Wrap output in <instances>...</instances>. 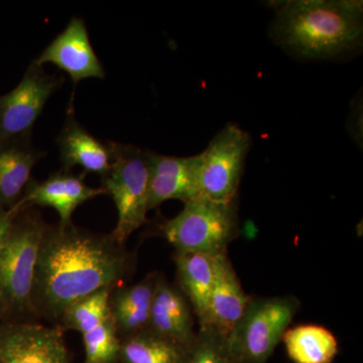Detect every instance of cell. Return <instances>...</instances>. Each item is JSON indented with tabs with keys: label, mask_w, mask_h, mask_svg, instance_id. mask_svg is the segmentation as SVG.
I'll use <instances>...</instances> for the list:
<instances>
[{
	"label": "cell",
	"mask_w": 363,
	"mask_h": 363,
	"mask_svg": "<svg viewBox=\"0 0 363 363\" xmlns=\"http://www.w3.org/2000/svg\"><path fill=\"white\" fill-rule=\"evenodd\" d=\"M185 363H238L227 344L226 336L209 328H199L189 347Z\"/></svg>",
	"instance_id": "23"
},
{
	"label": "cell",
	"mask_w": 363,
	"mask_h": 363,
	"mask_svg": "<svg viewBox=\"0 0 363 363\" xmlns=\"http://www.w3.org/2000/svg\"><path fill=\"white\" fill-rule=\"evenodd\" d=\"M45 226L33 220L14 233L0 252V298L13 307H33V284Z\"/></svg>",
	"instance_id": "7"
},
{
	"label": "cell",
	"mask_w": 363,
	"mask_h": 363,
	"mask_svg": "<svg viewBox=\"0 0 363 363\" xmlns=\"http://www.w3.org/2000/svg\"><path fill=\"white\" fill-rule=\"evenodd\" d=\"M102 194H105L104 188L89 187L82 177L57 174L30 185L23 202L52 208L59 215L60 224L65 225L71 223L78 206Z\"/></svg>",
	"instance_id": "14"
},
{
	"label": "cell",
	"mask_w": 363,
	"mask_h": 363,
	"mask_svg": "<svg viewBox=\"0 0 363 363\" xmlns=\"http://www.w3.org/2000/svg\"><path fill=\"white\" fill-rule=\"evenodd\" d=\"M131 257L112 236L73 224L45 229L35 267L33 309L61 320L76 301L111 289L130 271Z\"/></svg>",
	"instance_id": "1"
},
{
	"label": "cell",
	"mask_w": 363,
	"mask_h": 363,
	"mask_svg": "<svg viewBox=\"0 0 363 363\" xmlns=\"http://www.w3.org/2000/svg\"><path fill=\"white\" fill-rule=\"evenodd\" d=\"M190 345H184L145 329L121 338L117 363H185Z\"/></svg>",
	"instance_id": "19"
},
{
	"label": "cell",
	"mask_w": 363,
	"mask_h": 363,
	"mask_svg": "<svg viewBox=\"0 0 363 363\" xmlns=\"http://www.w3.org/2000/svg\"><path fill=\"white\" fill-rule=\"evenodd\" d=\"M159 274L152 272L135 285L123 286L111 294L109 309L119 337L147 329Z\"/></svg>",
	"instance_id": "16"
},
{
	"label": "cell",
	"mask_w": 363,
	"mask_h": 363,
	"mask_svg": "<svg viewBox=\"0 0 363 363\" xmlns=\"http://www.w3.org/2000/svg\"><path fill=\"white\" fill-rule=\"evenodd\" d=\"M195 320L192 306L179 286L169 283L160 274L147 330L184 345H190L197 333L194 330Z\"/></svg>",
	"instance_id": "13"
},
{
	"label": "cell",
	"mask_w": 363,
	"mask_h": 363,
	"mask_svg": "<svg viewBox=\"0 0 363 363\" xmlns=\"http://www.w3.org/2000/svg\"><path fill=\"white\" fill-rule=\"evenodd\" d=\"M111 145L112 162L104 176V189L113 199L118 216L111 236L123 245L131 234L147 221L149 161L147 150L121 143Z\"/></svg>",
	"instance_id": "5"
},
{
	"label": "cell",
	"mask_w": 363,
	"mask_h": 363,
	"mask_svg": "<svg viewBox=\"0 0 363 363\" xmlns=\"http://www.w3.org/2000/svg\"><path fill=\"white\" fill-rule=\"evenodd\" d=\"M271 37L302 59H337L359 50L363 6L355 0H292L277 4Z\"/></svg>",
	"instance_id": "2"
},
{
	"label": "cell",
	"mask_w": 363,
	"mask_h": 363,
	"mask_svg": "<svg viewBox=\"0 0 363 363\" xmlns=\"http://www.w3.org/2000/svg\"><path fill=\"white\" fill-rule=\"evenodd\" d=\"M250 296L245 294L228 252L215 257V279L206 316L199 328L228 336L242 316Z\"/></svg>",
	"instance_id": "12"
},
{
	"label": "cell",
	"mask_w": 363,
	"mask_h": 363,
	"mask_svg": "<svg viewBox=\"0 0 363 363\" xmlns=\"http://www.w3.org/2000/svg\"><path fill=\"white\" fill-rule=\"evenodd\" d=\"M11 233V214L0 211V252Z\"/></svg>",
	"instance_id": "24"
},
{
	"label": "cell",
	"mask_w": 363,
	"mask_h": 363,
	"mask_svg": "<svg viewBox=\"0 0 363 363\" xmlns=\"http://www.w3.org/2000/svg\"><path fill=\"white\" fill-rule=\"evenodd\" d=\"M301 308L296 296H250L242 316L227 336L238 363H267Z\"/></svg>",
	"instance_id": "4"
},
{
	"label": "cell",
	"mask_w": 363,
	"mask_h": 363,
	"mask_svg": "<svg viewBox=\"0 0 363 363\" xmlns=\"http://www.w3.org/2000/svg\"><path fill=\"white\" fill-rule=\"evenodd\" d=\"M179 289L192 306L196 320L201 325L206 316L215 279V257L204 253L174 255Z\"/></svg>",
	"instance_id": "17"
},
{
	"label": "cell",
	"mask_w": 363,
	"mask_h": 363,
	"mask_svg": "<svg viewBox=\"0 0 363 363\" xmlns=\"http://www.w3.org/2000/svg\"><path fill=\"white\" fill-rule=\"evenodd\" d=\"M149 161V209L169 200L187 202L200 196L199 154L169 157L147 150Z\"/></svg>",
	"instance_id": "11"
},
{
	"label": "cell",
	"mask_w": 363,
	"mask_h": 363,
	"mask_svg": "<svg viewBox=\"0 0 363 363\" xmlns=\"http://www.w3.org/2000/svg\"><path fill=\"white\" fill-rule=\"evenodd\" d=\"M42 156L39 150L26 145L0 150V201L13 202L21 195Z\"/></svg>",
	"instance_id": "20"
},
{
	"label": "cell",
	"mask_w": 363,
	"mask_h": 363,
	"mask_svg": "<svg viewBox=\"0 0 363 363\" xmlns=\"http://www.w3.org/2000/svg\"><path fill=\"white\" fill-rule=\"evenodd\" d=\"M252 147L250 133L228 123L200 152V196L228 201L238 197L245 162Z\"/></svg>",
	"instance_id": "6"
},
{
	"label": "cell",
	"mask_w": 363,
	"mask_h": 363,
	"mask_svg": "<svg viewBox=\"0 0 363 363\" xmlns=\"http://www.w3.org/2000/svg\"><path fill=\"white\" fill-rule=\"evenodd\" d=\"M160 231L175 252L216 257L240 234L238 197L228 201L193 198L177 216L162 222Z\"/></svg>",
	"instance_id": "3"
},
{
	"label": "cell",
	"mask_w": 363,
	"mask_h": 363,
	"mask_svg": "<svg viewBox=\"0 0 363 363\" xmlns=\"http://www.w3.org/2000/svg\"><path fill=\"white\" fill-rule=\"evenodd\" d=\"M0 363H1V362H0Z\"/></svg>",
	"instance_id": "25"
},
{
	"label": "cell",
	"mask_w": 363,
	"mask_h": 363,
	"mask_svg": "<svg viewBox=\"0 0 363 363\" xmlns=\"http://www.w3.org/2000/svg\"><path fill=\"white\" fill-rule=\"evenodd\" d=\"M60 86L59 78L48 75L43 66L33 62L20 84L0 97V138L28 135Z\"/></svg>",
	"instance_id": "8"
},
{
	"label": "cell",
	"mask_w": 363,
	"mask_h": 363,
	"mask_svg": "<svg viewBox=\"0 0 363 363\" xmlns=\"http://www.w3.org/2000/svg\"><path fill=\"white\" fill-rule=\"evenodd\" d=\"M85 363H117L121 351V337L112 318L96 328L82 334Z\"/></svg>",
	"instance_id": "22"
},
{
	"label": "cell",
	"mask_w": 363,
	"mask_h": 363,
	"mask_svg": "<svg viewBox=\"0 0 363 363\" xmlns=\"http://www.w3.org/2000/svg\"><path fill=\"white\" fill-rule=\"evenodd\" d=\"M281 342L294 363H332L337 357V338L321 325L302 324L289 328Z\"/></svg>",
	"instance_id": "18"
},
{
	"label": "cell",
	"mask_w": 363,
	"mask_h": 363,
	"mask_svg": "<svg viewBox=\"0 0 363 363\" xmlns=\"http://www.w3.org/2000/svg\"><path fill=\"white\" fill-rule=\"evenodd\" d=\"M1 363H70L60 328L13 324L0 330Z\"/></svg>",
	"instance_id": "9"
},
{
	"label": "cell",
	"mask_w": 363,
	"mask_h": 363,
	"mask_svg": "<svg viewBox=\"0 0 363 363\" xmlns=\"http://www.w3.org/2000/svg\"><path fill=\"white\" fill-rule=\"evenodd\" d=\"M111 289H104L76 301L67 308L60 321L66 329L80 332L81 335L96 328L111 318Z\"/></svg>",
	"instance_id": "21"
},
{
	"label": "cell",
	"mask_w": 363,
	"mask_h": 363,
	"mask_svg": "<svg viewBox=\"0 0 363 363\" xmlns=\"http://www.w3.org/2000/svg\"><path fill=\"white\" fill-rule=\"evenodd\" d=\"M35 62L37 65L52 64L70 76L74 85L85 79H104L101 62L91 45L85 23L81 18H72L65 30Z\"/></svg>",
	"instance_id": "10"
},
{
	"label": "cell",
	"mask_w": 363,
	"mask_h": 363,
	"mask_svg": "<svg viewBox=\"0 0 363 363\" xmlns=\"http://www.w3.org/2000/svg\"><path fill=\"white\" fill-rule=\"evenodd\" d=\"M58 145L60 157L66 171L80 167L85 172L104 177L111 169V145L98 140L72 116H69L60 133Z\"/></svg>",
	"instance_id": "15"
}]
</instances>
